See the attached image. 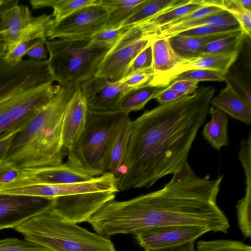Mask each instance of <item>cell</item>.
I'll return each instance as SVG.
<instances>
[{"label": "cell", "mask_w": 251, "mask_h": 251, "mask_svg": "<svg viewBox=\"0 0 251 251\" xmlns=\"http://www.w3.org/2000/svg\"><path fill=\"white\" fill-rule=\"evenodd\" d=\"M35 40L22 41L18 43L11 50L7 52L4 59L9 63H18L23 60V57L31 45Z\"/></svg>", "instance_id": "41"}, {"label": "cell", "mask_w": 251, "mask_h": 251, "mask_svg": "<svg viewBox=\"0 0 251 251\" xmlns=\"http://www.w3.org/2000/svg\"><path fill=\"white\" fill-rule=\"evenodd\" d=\"M133 25L104 29L91 39V43L96 46L111 48Z\"/></svg>", "instance_id": "33"}, {"label": "cell", "mask_w": 251, "mask_h": 251, "mask_svg": "<svg viewBox=\"0 0 251 251\" xmlns=\"http://www.w3.org/2000/svg\"><path fill=\"white\" fill-rule=\"evenodd\" d=\"M210 120L207 123L202 131L205 140L217 151L228 145V118L227 115L214 106L209 108Z\"/></svg>", "instance_id": "23"}, {"label": "cell", "mask_w": 251, "mask_h": 251, "mask_svg": "<svg viewBox=\"0 0 251 251\" xmlns=\"http://www.w3.org/2000/svg\"><path fill=\"white\" fill-rule=\"evenodd\" d=\"M132 121L129 114L121 122L111 148L108 172L116 177L125 158L130 132Z\"/></svg>", "instance_id": "27"}, {"label": "cell", "mask_w": 251, "mask_h": 251, "mask_svg": "<svg viewBox=\"0 0 251 251\" xmlns=\"http://www.w3.org/2000/svg\"><path fill=\"white\" fill-rule=\"evenodd\" d=\"M21 176V170L5 160L0 164V184L18 179Z\"/></svg>", "instance_id": "43"}, {"label": "cell", "mask_w": 251, "mask_h": 251, "mask_svg": "<svg viewBox=\"0 0 251 251\" xmlns=\"http://www.w3.org/2000/svg\"><path fill=\"white\" fill-rule=\"evenodd\" d=\"M52 20L46 14L34 16L28 6L18 3L5 9L1 23L6 52L22 41L47 39Z\"/></svg>", "instance_id": "9"}, {"label": "cell", "mask_w": 251, "mask_h": 251, "mask_svg": "<svg viewBox=\"0 0 251 251\" xmlns=\"http://www.w3.org/2000/svg\"><path fill=\"white\" fill-rule=\"evenodd\" d=\"M152 52V69L153 76L165 75L181 61L179 56L172 48L168 38L153 39L151 42Z\"/></svg>", "instance_id": "25"}, {"label": "cell", "mask_w": 251, "mask_h": 251, "mask_svg": "<svg viewBox=\"0 0 251 251\" xmlns=\"http://www.w3.org/2000/svg\"><path fill=\"white\" fill-rule=\"evenodd\" d=\"M195 251H251V247L238 241L218 239L199 241Z\"/></svg>", "instance_id": "32"}, {"label": "cell", "mask_w": 251, "mask_h": 251, "mask_svg": "<svg viewBox=\"0 0 251 251\" xmlns=\"http://www.w3.org/2000/svg\"><path fill=\"white\" fill-rule=\"evenodd\" d=\"M199 82L189 79H177L172 81L168 86L174 91L185 96L196 91L198 88Z\"/></svg>", "instance_id": "42"}, {"label": "cell", "mask_w": 251, "mask_h": 251, "mask_svg": "<svg viewBox=\"0 0 251 251\" xmlns=\"http://www.w3.org/2000/svg\"><path fill=\"white\" fill-rule=\"evenodd\" d=\"M195 241L170 248L150 250L145 251H195Z\"/></svg>", "instance_id": "47"}, {"label": "cell", "mask_w": 251, "mask_h": 251, "mask_svg": "<svg viewBox=\"0 0 251 251\" xmlns=\"http://www.w3.org/2000/svg\"><path fill=\"white\" fill-rule=\"evenodd\" d=\"M210 231L196 226H171L151 228L134 235L138 245L145 251L170 248L195 241Z\"/></svg>", "instance_id": "14"}, {"label": "cell", "mask_w": 251, "mask_h": 251, "mask_svg": "<svg viewBox=\"0 0 251 251\" xmlns=\"http://www.w3.org/2000/svg\"><path fill=\"white\" fill-rule=\"evenodd\" d=\"M225 81L243 99L251 105V91L247 84L236 73L229 71L224 75Z\"/></svg>", "instance_id": "39"}, {"label": "cell", "mask_w": 251, "mask_h": 251, "mask_svg": "<svg viewBox=\"0 0 251 251\" xmlns=\"http://www.w3.org/2000/svg\"><path fill=\"white\" fill-rule=\"evenodd\" d=\"M116 111L96 112L88 109L85 126L80 137L67 150V162L92 177L108 172L111 148L118 128L128 115Z\"/></svg>", "instance_id": "5"}, {"label": "cell", "mask_w": 251, "mask_h": 251, "mask_svg": "<svg viewBox=\"0 0 251 251\" xmlns=\"http://www.w3.org/2000/svg\"><path fill=\"white\" fill-rule=\"evenodd\" d=\"M210 104L246 125L251 124V105L228 84L226 83V87L217 96L212 98Z\"/></svg>", "instance_id": "20"}, {"label": "cell", "mask_w": 251, "mask_h": 251, "mask_svg": "<svg viewBox=\"0 0 251 251\" xmlns=\"http://www.w3.org/2000/svg\"><path fill=\"white\" fill-rule=\"evenodd\" d=\"M148 0H100L99 4L107 12L105 29L121 26L122 24L142 6Z\"/></svg>", "instance_id": "26"}, {"label": "cell", "mask_w": 251, "mask_h": 251, "mask_svg": "<svg viewBox=\"0 0 251 251\" xmlns=\"http://www.w3.org/2000/svg\"><path fill=\"white\" fill-rule=\"evenodd\" d=\"M223 178L199 176L187 160L161 188L126 201L111 200L88 223L107 238L171 226H196L226 233L228 220L217 204Z\"/></svg>", "instance_id": "2"}, {"label": "cell", "mask_w": 251, "mask_h": 251, "mask_svg": "<svg viewBox=\"0 0 251 251\" xmlns=\"http://www.w3.org/2000/svg\"><path fill=\"white\" fill-rule=\"evenodd\" d=\"M19 3L18 0H0V22L2 11L6 8Z\"/></svg>", "instance_id": "48"}, {"label": "cell", "mask_w": 251, "mask_h": 251, "mask_svg": "<svg viewBox=\"0 0 251 251\" xmlns=\"http://www.w3.org/2000/svg\"><path fill=\"white\" fill-rule=\"evenodd\" d=\"M21 173L20 178L27 177L37 182L50 184L84 182L95 177L79 172L67 162L54 166L23 169Z\"/></svg>", "instance_id": "18"}, {"label": "cell", "mask_w": 251, "mask_h": 251, "mask_svg": "<svg viewBox=\"0 0 251 251\" xmlns=\"http://www.w3.org/2000/svg\"><path fill=\"white\" fill-rule=\"evenodd\" d=\"M183 96H184L182 94L174 91L167 86L158 92L153 99H155L160 104H162L175 100Z\"/></svg>", "instance_id": "45"}, {"label": "cell", "mask_w": 251, "mask_h": 251, "mask_svg": "<svg viewBox=\"0 0 251 251\" xmlns=\"http://www.w3.org/2000/svg\"><path fill=\"white\" fill-rule=\"evenodd\" d=\"M116 194L104 191L59 197L54 198L50 209L65 221L76 224L87 222L103 205L114 200Z\"/></svg>", "instance_id": "12"}, {"label": "cell", "mask_w": 251, "mask_h": 251, "mask_svg": "<svg viewBox=\"0 0 251 251\" xmlns=\"http://www.w3.org/2000/svg\"><path fill=\"white\" fill-rule=\"evenodd\" d=\"M239 50L227 53L209 54L181 57V61L168 73L153 77L148 84L165 88L180 74L191 70L202 69L217 72L225 75L236 60Z\"/></svg>", "instance_id": "15"}, {"label": "cell", "mask_w": 251, "mask_h": 251, "mask_svg": "<svg viewBox=\"0 0 251 251\" xmlns=\"http://www.w3.org/2000/svg\"><path fill=\"white\" fill-rule=\"evenodd\" d=\"M163 88L148 84L131 88L122 96L115 111L129 114L132 111L140 110Z\"/></svg>", "instance_id": "28"}, {"label": "cell", "mask_w": 251, "mask_h": 251, "mask_svg": "<svg viewBox=\"0 0 251 251\" xmlns=\"http://www.w3.org/2000/svg\"><path fill=\"white\" fill-rule=\"evenodd\" d=\"M242 31L243 30L198 36L175 35L168 38L172 48L179 56L190 57L195 56L200 50L210 43Z\"/></svg>", "instance_id": "24"}, {"label": "cell", "mask_w": 251, "mask_h": 251, "mask_svg": "<svg viewBox=\"0 0 251 251\" xmlns=\"http://www.w3.org/2000/svg\"><path fill=\"white\" fill-rule=\"evenodd\" d=\"M16 134L11 135L0 140V164L6 158L13 139Z\"/></svg>", "instance_id": "46"}, {"label": "cell", "mask_w": 251, "mask_h": 251, "mask_svg": "<svg viewBox=\"0 0 251 251\" xmlns=\"http://www.w3.org/2000/svg\"><path fill=\"white\" fill-rule=\"evenodd\" d=\"M239 24L235 17L224 9L217 12L188 22L160 28L148 35L152 40L169 38L183 31L203 25H229Z\"/></svg>", "instance_id": "19"}, {"label": "cell", "mask_w": 251, "mask_h": 251, "mask_svg": "<svg viewBox=\"0 0 251 251\" xmlns=\"http://www.w3.org/2000/svg\"><path fill=\"white\" fill-rule=\"evenodd\" d=\"M191 0H148L121 26L135 25L156 15L190 2Z\"/></svg>", "instance_id": "30"}, {"label": "cell", "mask_w": 251, "mask_h": 251, "mask_svg": "<svg viewBox=\"0 0 251 251\" xmlns=\"http://www.w3.org/2000/svg\"><path fill=\"white\" fill-rule=\"evenodd\" d=\"M107 18L106 11L100 4L83 7L58 22H52L47 40H91L105 29Z\"/></svg>", "instance_id": "11"}, {"label": "cell", "mask_w": 251, "mask_h": 251, "mask_svg": "<svg viewBox=\"0 0 251 251\" xmlns=\"http://www.w3.org/2000/svg\"><path fill=\"white\" fill-rule=\"evenodd\" d=\"M246 36L243 31L214 41L200 50L195 56L203 54L227 53L238 50Z\"/></svg>", "instance_id": "31"}, {"label": "cell", "mask_w": 251, "mask_h": 251, "mask_svg": "<svg viewBox=\"0 0 251 251\" xmlns=\"http://www.w3.org/2000/svg\"><path fill=\"white\" fill-rule=\"evenodd\" d=\"M152 41L143 36L134 25L111 48L94 76L112 81H120L125 77L131 62Z\"/></svg>", "instance_id": "10"}, {"label": "cell", "mask_w": 251, "mask_h": 251, "mask_svg": "<svg viewBox=\"0 0 251 251\" xmlns=\"http://www.w3.org/2000/svg\"><path fill=\"white\" fill-rule=\"evenodd\" d=\"M88 107L80 85L68 102L64 113L62 126V141L64 148L70 150L83 132Z\"/></svg>", "instance_id": "17"}, {"label": "cell", "mask_w": 251, "mask_h": 251, "mask_svg": "<svg viewBox=\"0 0 251 251\" xmlns=\"http://www.w3.org/2000/svg\"><path fill=\"white\" fill-rule=\"evenodd\" d=\"M238 158L246 176V191L244 197L236 205L238 223L241 231L246 238L251 237V152L247 150L239 152Z\"/></svg>", "instance_id": "21"}, {"label": "cell", "mask_w": 251, "mask_h": 251, "mask_svg": "<svg viewBox=\"0 0 251 251\" xmlns=\"http://www.w3.org/2000/svg\"><path fill=\"white\" fill-rule=\"evenodd\" d=\"M100 0H30L33 9L51 7L52 22H58L83 7L99 4Z\"/></svg>", "instance_id": "29"}, {"label": "cell", "mask_w": 251, "mask_h": 251, "mask_svg": "<svg viewBox=\"0 0 251 251\" xmlns=\"http://www.w3.org/2000/svg\"><path fill=\"white\" fill-rule=\"evenodd\" d=\"M53 81L60 86L80 85L94 77L111 48L96 46L91 40H44Z\"/></svg>", "instance_id": "6"}, {"label": "cell", "mask_w": 251, "mask_h": 251, "mask_svg": "<svg viewBox=\"0 0 251 251\" xmlns=\"http://www.w3.org/2000/svg\"><path fill=\"white\" fill-rule=\"evenodd\" d=\"M201 86L132 121L126 152L117 177L119 191L149 188L187 160L215 93Z\"/></svg>", "instance_id": "1"}, {"label": "cell", "mask_w": 251, "mask_h": 251, "mask_svg": "<svg viewBox=\"0 0 251 251\" xmlns=\"http://www.w3.org/2000/svg\"><path fill=\"white\" fill-rule=\"evenodd\" d=\"M53 201L54 198L0 194V230L14 229L50 208Z\"/></svg>", "instance_id": "13"}, {"label": "cell", "mask_w": 251, "mask_h": 251, "mask_svg": "<svg viewBox=\"0 0 251 251\" xmlns=\"http://www.w3.org/2000/svg\"><path fill=\"white\" fill-rule=\"evenodd\" d=\"M0 251H52L25 239L7 238L0 240Z\"/></svg>", "instance_id": "35"}, {"label": "cell", "mask_w": 251, "mask_h": 251, "mask_svg": "<svg viewBox=\"0 0 251 251\" xmlns=\"http://www.w3.org/2000/svg\"><path fill=\"white\" fill-rule=\"evenodd\" d=\"M235 1L243 10L251 13V0H235Z\"/></svg>", "instance_id": "49"}, {"label": "cell", "mask_w": 251, "mask_h": 251, "mask_svg": "<svg viewBox=\"0 0 251 251\" xmlns=\"http://www.w3.org/2000/svg\"><path fill=\"white\" fill-rule=\"evenodd\" d=\"M177 79H189L198 82L201 81H225V77L224 75L216 71L195 69L188 70L176 76L172 81Z\"/></svg>", "instance_id": "37"}, {"label": "cell", "mask_w": 251, "mask_h": 251, "mask_svg": "<svg viewBox=\"0 0 251 251\" xmlns=\"http://www.w3.org/2000/svg\"><path fill=\"white\" fill-rule=\"evenodd\" d=\"M52 82L18 92L0 103V140L23 129L60 89Z\"/></svg>", "instance_id": "7"}, {"label": "cell", "mask_w": 251, "mask_h": 251, "mask_svg": "<svg viewBox=\"0 0 251 251\" xmlns=\"http://www.w3.org/2000/svg\"><path fill=\"white\" fill-rule=\"evenodd\" d=\"M3 50V45L2 39L0 36V60L4 59V56H1V54L2 53Z\"/></svg>", "instance_id": "50"}, {"label": "cell", "mask_w": 251, "mask_h": 251, "mask_svg": "<svg viewBox=\"0 0 251 251\" xmlns=\"http://www.w3.org/2000/svg\"><path fill=\"white\" fill-rule=\"evenodd\" d=\"M153 76V72L151 67L126 76L120 81L130 88H135L148 84Z\"/></svg>", "instance_id": "40"}, {"label": "cell", "mask_w": 251, "mask_h": 251, "mask_svg": "<svg viewBox=\"0 0 251 251\" xmlns=\"http://www.w3.org/2000/svg\"><path fill=\"white\" fill-rule=\"evenodd\" d=\"M201 0H191L190 2L170 9L135 25L143 36L150 35L153 31L204 6Z\"/></svg>", "instance_id": "22"}, {"label": "cell", "mask_w": 251, "mask_h": 251, "mask_svg": "<svg viewBox=\"0 0 251 251\" xmlns=\"http://www.w3.org/2000/svg\"><path fill=\"white\" fill-rule=\"evenodd\" d=\"M243 30L240 24L229 25H203L190 29L176 35L198 36L212 35L223 32Z\"/></svg>", "instance_id": "36"}, {"label": "cell", "mask_w": 251, "mask_h": 251, "mask_svg": "<svg viewBox=\"0 0 251 251\" xmlns=\"http://www.w3.org/2000/svg\"><path fill=\"white\" fill-rule=\"evenodd\" d=\"M104 191L119 192L117 177L109 172L86 182L67 184H50L27 177L0 185V194L53 199L76 194Z\"/></svg>", "instance_id": "8"}, {"label": "cell", "mask_w": 251, "mask_h": 251, "mask_svg": "<svg viewBox=\"0 0 251 251\" xmlns=\"http://www.w3.org/2000/svg\"><path fill=\"white\" fill-rule=\"evenodd\" d=\"M45 47L43 40H36L31 45L25 55L31 60H46L48 50Z\"/></svg>", "instance_id": "44"}, {"label": "cell", "mask_w": 251, "mask_h": 251, "mask_svg": "<svg viewBox=\"0 0 251 251\" xmlns=\"http://www.w3.org/2000/svg\"><path fill=\"white\" fill-rule=\"evenodd\" d=\"M223 8L229 11L237 20L247 36L251 37V13L241 8L235 0H223L221 1Z\"/></svg>", "instance_id": "34"}, {"label": "cell", "mask_w": 251, "mask_h": 251, "mask_svg": "<svg viewBox=\"0 0 251 251\" xmlns=\"http://www.w3.org/2000/svg\"><path fill=\"white\" fill-rule=\"evenodd\" d=\"M50 209L14 229L25 239L52 251H116L109 238L65 221Z\"/></svg>", "instance_id": "4"}, {"label": "cell", "mask_w": 251, "mask_h": 251, "mask_svg": "<svg viewBox=\"0 0 251 251\" xmlns=\"http://www.w3.org/2000/svg\"><path fill=\"white\" fill-rule=\"evenodd\" d=\"M151 44V43L142 50L131 62L125 77L137 71L151 67L152 52Z\"/></svg>", "instance_id": "38"}, {"label": "cell", "mask_w": 251, "mask_h": 251, "mask_svg": "<svg viewBox=\"0 0 251 251\" xmlns=\"http://www.w3.org/2000/svg\"><path fill=\"white\" fill-rule=\"evenodd\" d=\"M88 109L96 112L115 111L124 94L130 90L124 83L94 76L80 85Z\"/></svg>", "instance_id": "16"}, {"label": "cell", "mask_w": 251, "mask_h": 251, "mask_svg": "<svg viewBox=\"0 0 251 251\" xmlns=\"http://www.w3.org/2000/svg\"><path fill=\"white\" fill-rule=\"evenodd\" d=\"M79 85L60 86L14 137L6 161L20 170L54 166L63 163L62 120L66 105Z\"/></svg>", "instance_id": "3"}]
</instances>
